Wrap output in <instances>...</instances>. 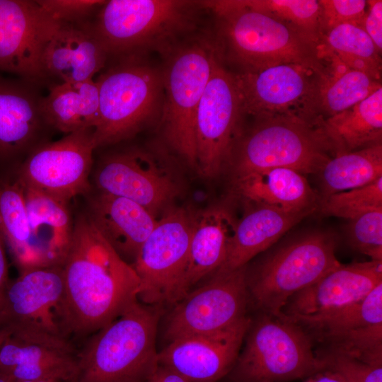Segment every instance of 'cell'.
Segmentation results:
<instances>
[{
    "label": "cell",
    "instance_id": "6da1fadb",
    "mask_svg": "<svg viewBox=\"0 0 382 382\" xmlns=\"http://www.w3.org/2000/svg\"><path fill=\"white\" fill-rule=\"evenodd\" d=\"M62 269L59 325L64 337L96 332L138 301L140 282L134 270L83 209L74 217L73 238Z\"/></svg>",
    "mask_w": 382,
    "mask_h": 382
},
{
    "label": "cell",
    "instance_id": "7a4b0ae2",
    "mask_svg": "<svg viewBox=\"0 0 382 382\" xmlns=\"http://www.w3.org/2000/svg\"><path fill=\"white\" fill-rule=\"evenodd\" d=\"M202 10L200 1L110 0L91 24L109 59L152 50L166 56L197 28Z\"/></svg>",
    "mask_w": 382,
    "mask_h": 382
},
{
    "label": "cell",
    "instance_id": "3957f363",
    "mask_svg": "<svg viewBox=\"0 0 382 382\" xmlns=\"http://www.w3.org/2000/svg\"><path fill=\"white\" fill-rule=\"evenodd\" d=\"M219 21L221 41L241 69L299 64L323 71L320 41L243 0L200 1Z\"/></svg>",
    "mask_w": 382,
    "mask_h": 382
},
{
    "label": "cell",
    "instance_id": "277c9868",
    "mask_svg": "<svg viewBox=\"0 0 382 382\" xmlns=\"http://www.w3.org/2000/svg\"><path fill=\"white\" fill-rule=\"evenodd\" d=\"M163 311L138 300L98 330L77 356L75 382H146L158 365L156 338Z\"/></svg>",
    "mask_w": 382,
    "mask_h": 382
},
{
    "label": "cell",
    "instance_id": "5b68a950",
    "mask_svg": "<svg viewBox=\"0 0 382 382\" xmlns=\"http://www.w3.org/2000/svg\"><path fill=\"white\" fill-rule=\"evenodd\" d=\"M144 56L110 58L115 62L96 79L99 96V119L93 134L96 150L129 139L151 122L161 120L162 71Z\"/></svg>",
    "mask_w": 382,
    "mask_h": 382
},
{
    "label": "cell",
    "instance_id": "8992f818",
    "mask_svg": "<svg viewBox=\"0 0 382 382\" xmlns=\"http://www.w3.org/2000/svg\"><path fill=\"white\" fill-rule=\"evenodd\" d=\"M219 49V42L209 36L185 40L165 56L161 69L163 137L175 154L195 168V116Z\"/></svg>",
    "mask_w": 382,
    "mask_h": 382
},
{
    "label": "cell",
    "instance_id": "52a82bcc",
    "mask_svg": "<svg viewBox=\"0 0 382 382\" xmlns=\"http://www.w3.org/2000/svg\"><path fill=\"white\" fill-rule=\"evenodd\" d=\"M335 248L332 235L314 231L278 248L246 272L248 300L263 313L279 317L292 296L341 265Z\"/></svg>",
    "mask_w": 382,
    "mask_h": 382
},
{
    "label": "cell",
    "instance_id": "ba28073f",
    "mask_svg": "<svg viewBox=\"0 0 382 382\" xmlns=\"http://www.w3.org/2000/svg\"><path fill=\"white\" fill-rule=\"evenodd\" d=\"M245 344L230 371L235 382H283L323 370L313 342L299 325L263 313L251 321Z\"/></svg>",
    "mask_w": 382,
    "mask_h": 382
},
{
    "label": "cell",
    "instance_id": "9c48e42d",
    "mask_svg": "<svg viewBox=\"0 0 382 382\" xmlns=\"http://www.w3.org/2000/svg\"><path fill=\"white\" fill-rule=\"evenodd\" d=\"M197 214L168 207L141 246L132 267L137 273L140 302L173 307L186 294L184 282Z\"/></svg>",
    "mask_w": 382,
    "mask_h": 382
},
{
    "label": "cell",
    "instance_id": "30bf717a",
    "mask_svg": "<svg viewBox=\"0 0 382 382\" xmlns=\"http://www.w3.org/2000/svg\"><path fill=\"white\" fill-rule=\"evenodd\" d=\"M316 127L296 117L257 119L230 159L234 178L275 168L319 173L331 158Z\"/></svg>",
    "mask_w": 382,
    "mask_h": 382
},
{
    "label": "cell",
    "instance_id": "8fae6325",
    "mask_svg": "<svg viewBox=\"0 0 382 382\" xmlns=\"http://www.w3.org/2000/svg\"><path fill=\"white\" fill-rule=\"evenodd\" d=\"M323 71L299 64L241 69L233 74L243 113L256 119L296 117L315 126L320 117L318 94Z\"/></svg>",
    "mask_w": 382,
    "mask_h": 382
},
{
    "label": "cell",
    "instance_id": "7c38bea8",
    "mask_svg": "<svg viewBox=\"0 0 382 382\" xmlns=\"http://www.w3.org/2000/svg\"><path fill=\"white\" fill-rule=\"evenodd\" d=\"M222 59L220 47L195 116L196 168L207 178L216 176L230 161L244 115L234 74Z\"/></svg>",
    "mask_w": 382,
    "mask_h": 382
},
{
    "label": "cell",
    "instance_id": "4fadbf2b",
    "mask_svg": "<svg viewBox=\"0 0 382 382\" xmlns=\"http://www.w3.org/2000/svg\"><path fill=\"white\" fill-rule=\"evenodd\" d=\"M94 128L65 134L35 149L13 171L25 185L63 201L93 191Z\"/></svg>",
    "mask_w": 382,
    "mask_h": 382
},
{
    "label": "cell",
    "instance_id": "5bb4252c",
    "mask_svg": "<svg viewBox=\"0 0 382 382\" xmlns=\"http://www.w3.org/2000/svg\"><path fill=\"white\" fill-rule=\"evenodd\" d=\"M312 342L370 364L382 363V283L361 300L316 315H284Z\"/></svg>",
    "mask_w": 382,
    "mask_h": 382
},
{
    "label": "cell",
    "instance_id": "9a60e30c",
    "mask_svg": "<svg viewBox=\"0 0 382 382\" xmlns=\"http://www.w3.org/2000/svg\"><path fill=\"white\" fill-rule=\"evenodd\" d=\"M246 270L245 265L232 272L214 273L175 304L164 332L168 342L184 336L216 332L246 317Z\"/></svg>",
    "mask_w": 382,
    "mask_h": 382
},
{
    "label": "cell",
    "instance_id": "2e32d148",
    "mask_svg": "<svg viewBox=\"0 0 382 382\" xmlns=\"http://www.w3.org/2000/svg\"><path fill=\"white\" fill-rule=\"evenodd\" d=\"M91 177L98 192L135 202L156 217L179 192L173 174L161 159L138 147L103 155L93 165Z\"/></svg>",
    "mask_w": 382,
    "mask_h": 382
},
{
    "label": "cell",
    "instance_id": "e0dca14e",
    "mask_svg": "<svg viewBox=\"0 0 382 382\" xmlns=\"http://www.w3.org/2000/svg\"><path fill=\"white\" fill-rule=\"evenodd\" d=\"M8 329L0 342V373L13 381L75 382L77 356L66 337L30 328Z\"/></svg>",
    "mask_w": 382,
    "mask_h": 382
},
{
    "label": "cell",
    "instance_id": "ac0fdd59",
    "mask_svg": "<svg viewBox=\"0 0 382 382\" xmlns=\"http://www.w3.org/2000/svg\"><path fill=\"white\" fill-rule=\"evenodd\" d=\"M58 24L30 0H0V71L43 83L40 59Z\"/></svg>",
    "mask_w": 382,
    "mask_h": 382
},
{
    "label": "cell",
    "instance_id": "d6986e66",
    "mask_svg": "<svg viewBox=\"0 0 382 382\" xmlns=\"http://www.w3.org/2000/svg\"><path fill=\"white\" fill-rule=\"evenodd\" d=\"M39 84L0 75V164L13 171L54 130L41 109Z\"/></svg>",
    "mask_w": 382,
    "mask_h": 382
},
{
    "label": "cell",
    "instance_id": "ffe728a7",
    "mask_svg": "<svg viewBox=\"0 0 382 382\" xmlns=\"http://www.w3.org/2000/svg\"><path fill=\"white\" fill-rule=\"evenodd\" d=\"M63 294L62 266L19 272L6 288L0 307V328H30L63 335L59 325Z\"/></svg>",
    "mask_w": 382,
    "mask_h": 382
},
{
    "label": "cell",
    "instance_id": "44dd1931",
    "mask_svg": "<svg viewBox=\"0 0 382 382\" xmlns=\"http://www.w3.org/2000/svg\"><path fill=\"white\" fill-rule=\"evenodd\" d=\"M252 319L245 317L223 330L184 336L158 353V363L190 382H217L233 369Z\"/></svg>",
    "mask_w": 382,
    "mask_h": 382
},
{
    "label": "cell",
    "instance_id": "7402d4cb",
    "mask_svg": "<svg viewBox=\"0 0 382 382\" xmlns=\"http://www.w3.org/2000/svg\"><path fill=\"white\" fill-rule=\"evenodd\" d=\"M108 60L106 51L93 31L91 20L58 22L41 56L43 83L52 81L55 84L93 79L105 69Z\"/></svg>",
    "mask_w": 382,
    "mask_h": 382
},
{
    "label": "cell",
    "instance_id": "603a6c76",
    "mask_svg": "<svg viewBox=\"0 0 382 382\" xmlns=\"http://www.w3.org/2000/svg\"><path fill=\"white\" fill-rule=\"evenodd\" d=\"M382 283V261L341 264L320 280L292 296L284 315H316L357 302Z\"/></svg>",
    "mask_w": 382,
    "mask_h": 382
},
{
    "label": "cell",
    "instance_id": "cb8c5ba5",
    "mask_svg": "<svg viewBox=\"0 0 382 382\" xmlns=\"http://www.w3.org/2000/svg\"><path fill=\"white\" fill-rule=\"evenodd\" d=\"M85 197L83 211L88 219L117 253L125 261L132 260V264L155 227L156 217L122 197L92 191Z\"/></svg>",
    "mask_w": 382,
    "mask_h": 382
},
{
    "label": "cell",
    "instance_id": "d4e9b609",
    "mask_svg": "<svg viewBox=\"0 0 382 382\" xmlns=\"http://www.w3.org/2000/svg\"><path fill=\"white\" fill-rule=\"evenodd\" d=\"M23 186L33 237L43 266H62L74 233L70 203Z\"/></svg>",
    "mask_w": 382,
    "mask_h": 382
},
{
    "label": "cell",
    "instance_id": "484cf974",
    "mask_svg": "<svg viewBox=\"0 0 382 382\" xmlns=\"http://www.w3.org/2000/svg\"><path fill=\"white\" fill-rule=\"evenodd\" d=\"M251 203V208L236 224L224 262L214 273L229 272L247 265L253 257L270 247L309 214Z\"/></svg>",
    "mask_w": 382,
    "mask_h": 382
},
{
    "label": "cell",
    "instance_id": "4316f807",
    "mask_svg": "<svg viewBox=\"0 0 382 382\" xmlns=\"http://www.w3.org/2000/svg\"><path fill=\"white\" fill-rule=\"evenodd\" d=\"M316 127L334 156L381 143L382 88L342 112L320 117Z\"/></svg>",
    "mask_w": 382,
    "mask_h": 382
},
{
    "label": "cell",
    "instance_id": "83f0119b",
    "mask_svg": "<svg viewBox=\"0 0 382 382\" xmlns=\"http://www.w3.org/2000/svg\"><path fill=\"white\" fill-rule=\"evenodd\" d=\"M237 192L248 202L289 212L311 214L319 207L318 197L301 173L275 168L234 178Z\"/></svg>",
    "mask_w": 382,
    "mask_h": 382
},
{
    "label": "cell",
    "instance_id": "f1b7e54d",
    "mask_svg": "<svg viewBox=\"0 0 382 382\" xmlns=\"http://www.w3.org/2000/svg\"><path fill=\"white\" fill-rule=\"evenodd\" d=\"M236 224L231 214L223 207L197 214L185 275L187 294L202 278L213 274L223 265Z\"/></svg>",
    "mask_w": 382,
    "mask_h": 382
},
{
    "label": "cell",
    "instance_id": "f546056e",
    "mask_svg": "<svg viewBox=\"0 0 382 382\" xmlns=\"http://www.w3.org/2000/svg\"><path fill=\"white\" fill-rule=\"evenodd\" d=\"M41 109L54 131L65 134L96 128L99 119V96L96 79L49 86Z\"/></svg>",
    "mask_w": 382,
    "mask_h": 382
},
{
    "label": "cell",
    "instance_id": "4dcf8cb0",
    "mask_svg": "<svg viewBox=\"0 0 382 382\" xmlns=\"http://www.w3.org/2000/svg\"><path fill=\"white\" fill-rule=\"evenodd\" d=\"M0 232L19 272L45 267L33 237L23 186L15 175L0 180Z\"/></svg>",
    "mask_w": 382,
    "mask_h": 382
},
{
    "label": "cell",
    "instance_id": "1f68e13d",
    "mask_svg": "<svg viewBox=\"0 0 382 382\" xmlns=\"http://www.w3.org/2000/svg\"><path fill=\"white\" fill-rule=\"evenodd\" d=\"M323 54L328 66H325L319 81V114L327 117L342 112L382 88L380 81L348 67L333 55Z\"/></svg>",
    "mask_w": 382,
    "mask_h": 382
},
{
    "label": "cell",
    "instance_id": "d6a6232c",
    "mask_svg": "<svg viewBox=\"0 0 382 382\" xmlns=\"http://www.w3.org/2000/svg\"><path fill=\"white\" fill-rule=\"evenodd\" d=\"M323 198L362 187L382 177V145L374 144L331 158L320 171Z\"/></svg>",
    "mask_w": 382,
    "mask_h": 382
},
{
    "label": "cell",
    "instance_id": "836d02e7",
    "mask_svg": "<svg viewBox=\"0 0 382 382\" xmlns=\"http://www.w3.org/2000/svg\"><path fill=\"white\" fill-rule=\"evenodd\" d=\"M320 46L323 52L333 55L348 67L380 81L381 53L360 27L352 24L337 25L322 35Z\"/></svg>",
    "mask_w": 382,
    "mask_h": 382
},
{
    "label": "cell",
    "instance_id": "e575fe53",
    "mask_svg": "<svg viewBox=\"0 0 382 382\" xmlns=\"http://www.w3.org/2000/svg\"><path fill=\"white\" fill-rule=\"evenodd\" d=\"M250 8L270 15L321 41V8L316 0H246Z\"/></svg>",
    "mask_w": 382,
    "mask_h": 382
},
{
    "label": "cell",
    "instance_id": "d590c367",
    "mask_svg": "<svg viewBox=\"0 0 382 382\" xmlns=\"http://www.w3.org/2000/svg\"><path fill=\"white\" fill-rule=\"evenodd\" d=\"M326 216L352 220L377 209H382V177L366 185L332 194L319 202Z\"/></svg>",
    "mask_w": 382,
    "mask_h": 382
},
{
    "label": "cell",
    "instance_id": "8d00e7d4",
    "mask_svg": "<svg viewBox=\"0 0 382 382\" xmlns=\"http://www.w3.org/2000/svg\"><path fill=\"white\" fill-rule=\"evenodd\" d=\"M347 232L353 248L371 260L382 261V209L350 220Z\"/></svg>",
    "mask_w": 382,
    "mask_h": 382
},
{
    "label": "cell",
    "instance_id": "74e56055",
    "mask_svg": "<svg viewBox=\"0 0 382 382\" xmlns=\"http://www.w3.org/2000/svg\"><path fill=\"white\" fill-rule=\"evenodd\" d=\"M323 370L338 374L345 382H382V365H371L349 355L323 349L316 353Z\"/></svg>",
    "mask_w": 382,
    "mask_h": 382
},
{
    "label": "cell",
    "instance_id": "f35d334b",
    "mask_svg": "<svg viewBox=\"0 0 382 382\" xmlns=\"http://www.w3.org/2000/svg\"><path fill=\"white\" fill-rule=\"evenodd\" d=\"M319 3L323 35L342 24H352L361 28L366 11V1L320 0Z\"/></svg>",
    "mask_w": 382,
    "mask_h": 382
},
{
    "label": "cell",
    "instance_id": "ab89813d",
    "mask_svg": "<svg viewBox=\"0 0 382 382\" xmlns=\"http://www.w3.org/2000/svg\"><path fill=\"white\" fill-rule=\"evenodd\" d=\"M53 20L61 23H77L92 20L105 1L35 0Z\"/></svg>",
    "mask_w": 382,
    "mask_h": 382
},
{
    "label": "cell",
    "instance_id": "60d3db41",
    "mask_svg": "<svg viewBox=\"0 0 382 382\" xmlns=\"http://www.w3.org/2000/svg\"><path fill=\"white\" fill-rule=\"evenodd\" d=\"M366 11L361 28L370 37L378 51L382 50V1H366Z\"/></svg>",
    "mask_w": 382,
    "mask_h": 382
},
{
    "label": "cell",
    "instance_id": "b9f144b4",
    "mask_svg": "<svg viewBox=\"0 0 382 382\" xmlns=\"http://www.w3.org/2000/svg\"><path fill=\"white\" fill-rule=\"evenodd\" d=\"M146 382H190L185 377L165 366L158 363L149 376Z\"/></svg>",
    "mask_w": 382,
    "mask_h": 382
},
{
    "label": "cell",
    "instance_id": "7bdbcfd3",
    "mask_svg": "<svg viewBox=\"0 0 382 382\" xmlns=\"http://www.w3.org/2000/svg\"><path fill=\"white\" fill-rule=\"evenodd\" d=\"M9 282L6 244L0 232V307Z\"/></svg>",
    "mask_w": 382,
    "mask_h": 382
},
{
    "label": "cell",
    "instance_id": "ee69618b",
    "mask_svg": "<svg viewBox=\"0 0 382 382\" xmlns=\"http://www.w3.org/2000/svg\"><path fill=\"white\" fill-rule=\"evenodd\" d=\"M0 382H13V381L6 374L0 373Z\"/></svg>",
    "mask_w": 382,
    "mask_h": 382
},
{
    "label": "cell",
    "instance_id": "f6af8a7d",
    "mask_svg": "<svg viewBox=\"0 0 382 382\" xmlns=\"http://www.w3.org/2000/svg\"><path fill=\"white\" fill-rule=\"evenodd\" d=\"M13 382H62V381L55 380V379H45V380H39V381H13Z\"/></svg>",
    "mask_w": 382,
    "mask_h": 382
},
{
    "label": "cell",
    "instance_id": "bcb514c9",
    "mask_svg": "<svg viewBox=\"0 0 382 382\" xmlns=\"http://www.w3.org/2000/svg\"><path fill=\"white\" fill-rule=\"evenodd\" d=\"M8 333V328H0V342L6 336Z\"/></svg>",
    "mask_w": 382,
    "mask_h": 382
}]
</instances>
